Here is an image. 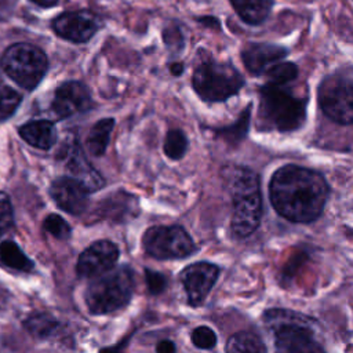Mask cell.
Returning <instances> with one entry per match:
<instances>
[{
	"mask_svg": "<svg viewBox=\"0 0 353 353\" xmlns=\"http://www.w3.org/2000/svg\"><path fill=\"white\" fill-rule=\"evenodd\" d=\"M330 188L324 176L310 168L287 164L270 178L269 199L276 212L287 221H316L327 203Z\"/></svg>",
	"mask_w": 353,
	"mask_h": 353,
	"instance_id": "1",
	"label": "cell"
},
{
	"mask_svg": "<svg viewBox=\"0 0 353 353\" xmlns=\"http://www.w3.org/2000/svg\"><path fill=\"white\" fill-rule=\"evenodd\" d=\"M226 176L233 204L232 232L236 237L244 239L258 229L262 219L259 178L251 168L240 165L230 167Z\"/></svg>",
	"mask_w": 353,
	"mask_h": 353,
	"instance_id": "2",
	"label": "cell"
},
{
	"mask_svg": "<svg viewBox=\"0 0 353 353\" xmlns=\"http://www.w3.org/2000/svg\"><path fill=\"white\" fill-rule=\"evenodd\" d=\"M263 323L274 336V353H327L316 339L314 321L288 309H269Z\"/></svg>",
	"mask_w": 353,
	"mask_h": 353,
	"instance_id": "3",
	"label": "cell"
},
{
	"mask_svg": "<svg viewBox=\"0 0 353 353\" xmlns=\"http://www.w3.org/2000/svg\"><path fill=\"white\" fill-rule=\"evenodd\" d=\"M134 273L130 266H120L98 276L85 290V303L92 314H106L124 307L132 295Z\"/></svg>",
	"mask_w": 353,
	"mask_h": 353,
	"instance_id": "4",
	"label": "cell"
},
{
	"mask_svg": "<svg viewBox=\"0 0 353 353\" xmlns=\"http://www.w3.org/2000/svg\"><path fill=\"white\" fill-rule=\"evenodd\" d=\"M259 114L279 131H294L306 120V98L296 97L281 85L266 84L261 88Z\"/></svg>",
	"mask_w": 353,
	"mask_h": 353,
	"instance_id": "5",
	"label": "cell"
},
{
	"mask_svg": "<svg viewBox=\"0 0 353 353\" xmlns=\"http://www.w3.org/2000/svg\"><path fill=\"white\" fill-rule=\"evenodd\" d=\"M193 88L207 102H221L236 95L244 85V77L230 63L205 61L193 73Z\"/></svg>",
	"mask_w": 353,
	"mask_h": 353,
	"instance_id": "6",
	"label": "cell"
},
{
	"mask_svg": "<svg viewBox=\"0 0 353 353\" xmlns=\"http://www.w3.org/2000/svg\"><path fill=\"white\" fill-rule=\"evenodd\" d=\"M1 68L6 74L26 90H33L44 77L48 61L36 46L17 43L8 47L1 57Z\"/></svg>",
	"mask_w": 353,
	"mask_h": 353,
	"instance_id": "7",
	"label": "cell"
},
{
	"mask_svg": "<svg viewBox=\"0 0 353 353\" xmlns=\"http://www.w3.org/2000/svg\"><path fill=\"white\" fill-rule=\"evenodd\" d=\"M317 99L323 113L336 124H353V80L330 74L321 80Z\"/></svg>",
	"mask_w": 353,
	"mask_h": 353,
	"instance_id": "8",
	"label": "cell"
},
{
	"mask_svg": "<svg viewBox=\"0 0 353 353\" xmlns=\"http://www.w3.org/2000/svg\"><path fill=\"white\" fill-rule=\"evenodd\" d=\"M142 245L156 259H179L196 250L192 237L178 225L149 228L142 237Z\"/></svg>",
	"mask_w": 353,
	"mask_h": 353,
	"instance_id": "9",
	"label": "cell"
},
{
	"mask_svg": "<svg viewBox=\"0 0 353 353\" xmlns=\"http://www.w3.org/2000/svg\"><path fill=\"white\" fill-rule=\"evenodd\" d=\"M219 276V268L210 262H196L186 266L179 277L192 306L204 302Z\"/></svg>",
	"mask_w": 353,
	"mask_h": 353,
	"instance_id": "10",
	"label": "cell"
},
{
	"mask_svg": "<svg viewBox=\"0 0 353 353\" xmlns=\"http://www.w3.org/2000/svg\"><path fill=\"white\" fill-rule=\"evenodd\" d=\"M119 258V248L109 240H99L87 247L79 256L77 274L80 277H98L113 269Z\"/></svg>",
	"mask_w": 353,
	"mask_h": 353,
	"instance_id": "11",
	"label": "cell"
},
{
	"mask_svg": "<svg viewBox=\"0 0 353 353\" xmlns=\"http://www.w3.org/2000/svg\"><path fill=\"white\" fill-rule=\"evenodd\" d=\"M88 193V188L73 176H61L50 188V194L57 205L73 215H79L87 208Z\"/></svg>",
	"mask_w": 353,
	"mask_h": 353,
	"instance_id": "12",
	"label": "cell"
},
{
	"mask_svg": "<svg viewBox=\"0 0 353 353\" xmlns=\"http://www.w3.org/2000/svg\"><path fill=\"white\" fill-rule=\"evenodd\" d=\"M52 28L58 36L74 43H83L94 36L98 23L92 12L83 10L58 15L52 21Z\"/></svg>",
	"mask_w": 353,
	"mask_h": 353,
	"instance_id": "13",
	"label": "cell"
},
{
	"mask_svg": "<svg viewBox=\"0 0 353 353\" xmlns=\"http://www.w3.org/2000/svg\"><path fill=\"white\" fill-rule=\"evenodd\" d=\"M51 105L54 113L65 119L85 112L91 108L92 101L85 84L80 81H66L57 88Z\"/></svg>",
	"mask_w": 353,
	"mask_h": 353,
	"instance_id": "14",
	"label": "cell"
},
{
	"mask_svg": "<svg viewBox=\"0 0 353 353\" xmlns=\"http://www.w3.org/2000/svg\"><path fill=\"white\" fill-rule=\"evenodd\" d=\"M288 50L270 43H250L241 51V58L247 70L255 76L268 72L273 65L287 57Z\"/></svg>",
	"mask_w": 353,
	"mask_h": 353,
	"instance_id": "15",
	"label": "cell"
},
{
	"mask_svg": "<svg viewBox=\"0 0 353 353\" xmlns=\"http://www.w3.org/2000/svg\"><path fill=\"white\" fill-rule=\"evenodd\" d=\"M19 135L29 145L39 149H50L57 141L55 125L48 120H33L19 128Z\"/></svg>",
	"mask_w": 353,
	"mask_h": 353,
	"instance_id": "16",
	"label": "cell"
},
{
	"mask_svg": "<svg viewBox=\"0 0 353 353\" xmlns=\"http://www.w3.org/2000/svg\"><path fill=\"white\" fill-rule=\"evenodd\" d=\"M68 168L73 174V178L84 183L88 188V190H97L103 185L101 175L90 165L84 154L80 152L79 146H74L70 150L68 159Z\"/></svg>",
	"mask_w": 353,
	"mask_h": 353,
	"instance_id": "17",
	"label": "cell"
},
{
	"mask_svg": "<svg viewBox=\"0 0 353 353\" xmlns=\"http://www.w3.org/2000/svg\"><path fill=\"white\" fill-rule=\"evenodd\" d=\"M239 17L248 25L262 23L273 7L274 0H230Z\"/></svg>",
	"mask_w": 353,
	"mask_h": 353,
	"instance_id": "18",
	"label": "cell"
},
{
	"mask_svg": "<svg viewBox=\"0 0 353 353\" xmlns=\"http://www.w3.org/2000/svg\"><path fill=\"white\" fill-rule=\"evenodd\" d=\"M226 353H268L262 339L251 331H239L233 334L225 347Z\"/></svg>",
	"mask_w": 353,
	"mask_h": 353,
	"instance_id": "19",
	"label": "cell"
},
{
	"mask_svg": "<svg viewBox=\"0 0 353 353\" xmlns=\"http://www.w3.org/2000/svg\"><path fill=\"white\" fill-rule=\"evenodd\" d=\"M113 127H114L113 119H102L92 125L87 137V148L91 154L102 156L105 153Z\"/></svg>",
	"mask_w": 353,
	"mask_h": 353,
	"instance_id": "20",
	"label": "cell"
},
{
	"mask_svg": "<svg viewBox=\"0 0 353 353\" xmlns=\"http://www.w3.org/2000/svg\"><path fill=\"white\" fill-rule=\"evenodd\" d=\"M0 261L15 270L30 272L33 269V262L22 252L17 243L6 240L0 243Z\"/></svg>",
	"mask_w": 353,
	"mask_h": 353,
	"instance_id": "21",
	"label": "cell"
},
{
	"mask_svg": "<svg viewBox=\"0 0 353 353\" xmlns=\"http://www.w3.org/2000/svg\"><path fill=\"white\" fill-rule=\"evenodd\" d=\"M58 323L47 313H36L25 320V328L36 338H47L54 332Z\"/></svg>",
	"mask_w": 353,
	"mask_h": 353,
	"instance_id": "22",
	"label": "cell"
},
{
	"mask_svg": "<svg viewBox=\"0 0 353 353\" xmlns=\"http://www.w3.org/2000/svg\"><path fill=\"white\" fill-rule=\"evenodd\" d=\"M250 112H251V106H247L244 112H241L240 117L237 119L236 123H233L232 125H228L225 128L218 130V134L228 141L229 143L234 145L237 142H240L248 132V127H250Z\"/></svg>",
	"mask_w": 353,
	"mask_h": 353,
	"instance_id": "23",
	"label": "cell"
},
{
	"mask_svg": "<svg viewBox=\"0 0 353 353\" xmlns=\"http://www.w3.org/2000/svg\"><path fill=\"white\" fill-rule=\"evenodd\" d=\"M266 73H268L269 84L284 85L296 79L298 68L292 62H279L273 65Z\"/></svg>",
	"mask_w": 353,
	"mask_h": 353,
	"instance_id": "24",
	"label": "cell"
},
{
	"mask_svg": "<svg viewBox=\"0 0 353 353\" xmlns=\"http://www.w3.org/2000/svg\"><path fill=\"white\" fill-rule=\"evenodd\" d=\"M188 149V139L185 134L179 130H171L164 141V152L165 154L172 159L178 160L181 159Z\"/></svg>",
	"mask_w": 353,
	"mask_h": 353,
	"instance_id": "25",
	"label": "cell"
},
{
	"mask_svg": "<svg viewBox=\"0 0 353 353\" xmlns=\"http://www.w3.org/2000/svg\"><path fill=\"white\" fill-rule=\"evenodd\" d=\"M21 95L14 88L0 84V121H4L17 110L21 103Z\"/></svg>",
	"mask_w": 353,
	"mask_h": 353,
	"instance_id": "26",
	"label": "cell"
},
{
	"mask_svg": "<svg viewBox=\"0 0 353 353\" xmlns=\"http://www.w3.org/2000/svg\"><path fill=\"white\" fill-rule=\"evenodd\" d=\"M43 228L46 232H48L51 236L59 240H66L70 236V226L68 222L59 216L58 214H51L44 219Z\"/></svg>",
	"mask_w": 353,
	"mask_h": 353,
	"instance_id": "27",
	"label": "cell"
},
{
	"mask_svg": "<svg viewBox=\"0 0 353 353\" xmlns=\"http://www.w3.org/2000/svg\"><path fill=\"white\" fill-rule=\"evenodd\" d=\"M192 342L194 346L200 349H212L216 345V335L215 332L205 325H200L193 330L192 332Z\"/></svg>",
	"mask_w": 353,
	"mask_h": 353,
	"instance_id": "28",
	"label": "cell"
},
{
	"mask_svg": "<svg viewBox=\"0 0 353 353\" xmlns=\"http://www.w3.org/2000/svg\"><path fill=\"white\" fill-rule=\"evenodd\" d=\"M14 223V214L10 197L7 193L0 192V237L10 230Z\"/></svg>",
	"mask_w": 353,
	"mask_h": 353,
	"instance_id": "29",
	"label": "cell"
},
{
	"mask_svg": "<svg viewBox=\"0 0 353 353\" xmlns=\"http://www.w3.org/2000/svg\"><path fill=\"white\" fill-rule=\"evenodd\" d=\"M145 279H146V285L150 294L157 295L160 292H163L167 287V279L164 277V274L154 272V270H145Z\"/></svg>",
	"mask_w": 353,
	"mask_h": 353,
	"instance_id": "30",
	"label": "cell"
},
{
	"mask_svg": "<svg viewBox=\"0 0 353 353\" xmlns=\"http://www.w3.org/2000/svg\"><path fill=\"white\" fill-rule=\"evenodd\" d=\"M156 350H157V353H175V345L172 341L164 339L157 343Z\"/></svg>",
	"mask_w": 353,
	"mask_h": 353,
	"instance_id": "31",
	"label": "cell"
},
{
	"mask_svg": "<svg viewBox=\"0 0 353 353\" xmlns=\"http://www.w3.org/2000/svg\"><path fill=\"white\" fill-rule=\"evenodd\" d=\"M170 70H171V73H172V74L178 76V74H181V73H182V70H183V65H182V63H172V65L170 66Z\"/></svg>",
	"mask_w": 353,
	"mask_h": 353,
	"instance_id": "32",
	"label": "cell"
},
{
	"mask_svg": "<svg viewBox=\"0 0 353 353\" xmlns=\"http://www.w3.org/2000/svg\"><path fill=\"white\" fill-rule=\"evenodd\" d=\"M32 1H34L36 4L43 6V7H52L58 3V0H32Z\"/></svg>",
	"mask_w": 353,
	"mask_h": 353,
	"instance_id": "33",
	"label": "cell"
}]
</instances>
